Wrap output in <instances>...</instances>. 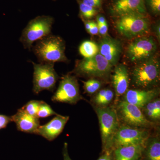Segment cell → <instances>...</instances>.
Returning <instances> with one entry per match:
<instances>
[{"instance_id":"cell-27","label":"cell","mask_w":160,"mask_h":160,"mask_svg":"<svg viewBox=\"0 0 160 160\" xmlns=\"http://www.w3.org/2000/svg\"><path fill=\"white\" fill-rule=\"evenodd\" d=\"M148 4L153 13L160 14V0H148Z\"/></svg>"},{"instance_id":"cell-20","label":"cell","mask_w":160,"mask_h":160,"mask_svg":"<svg viewBox=\"0 0 160 160\" xmlns=\"http://www.w3.org/2000/svg\"><path fill=\"white\" fill-rule=\"evenodd\" d=\"M114 97V93L111 89H102L93 98V102L98 106V107H106L112 101Z\"/></svg>"},{"instance_id":"cell-32","label":"cell","mask_w":160,"mask_h":160,"mask_svg":"<svg viewBox=\"0 0 160 160\" xmlns=\"http://www.w3.org/2000/svg\"><path fill=\"white\" fill-rule=\"evenodd\" d=\"M88 32L89 33L93 35H95L99 33L98 27L97 23L92 22V26Z\"/></svg>"},{"instance_id":"cell-19","label":"cell","mask_w":160,"mask_h":160,"mask_svg":"<svg viewBox=\"0 0 160 160\" xmlns=\"http://www.w3.org/2000/svg\"><path fill=\"white\" fill-rule=\"evenodd\" d=\"M143 155H145V160H160V142L158 138L147 140L144 147Z\"/></svg>"},{"instance_id":"cell-18","label":"cell","mask_w":160,"mask_h":160,"mask_svg":"<svg viewBox=\"0 0 160 160\" xmlns=\"http://www.w3.org/2000/svg\"><path fill=\"white\" fill-rule=\"evenodd\" d=\"M145 145L120 146L113 149V160H141Z\"/></svg>"},{"instance_id":"cell-16","label":"cell","mask_w":160,"mask_h":160,"mask_svg":"<svg viewBox=\"0 0 160 160\" xmlns=\"http://www.w3.org/2000/svg\"><path fill=\"white\" fill-rule=\"evenodd\" d=\"M12 121L16 125L18 131L29 133H35L40 126L39 119L37 117L30 115L22 108L11 117Z\"/></svg>"},{"instance_id":"cell-30","label":"cell","mask_w":160,"mask_h":160,"mask_svg":"<svg viewBox=\"0 0 160 160\" xmlns=\"http://www.w3.org/2000/svg\"><path fill=\"white\" fill-rule=\"evenodd\" d=\"M99 29V33L103 37L107 35L108 32V26L107 23L106 22L104 24H98Z\"/></svg>"},{"instance_id":"cell-11","label":"cell","mask_w":160,"mask_h":160,"mask_svg":"<svg viewBox=\"0 0 160 160\" xmlns=\"http://www.w3.org/2000/svg\"><path fill=\"white\" fill-rule=\"evenodd\" d=\"M117 114L124 122L130 126L148 127L152 125L140 108L124 100L118 105Z\"/></svg>"},{"instance_id":"cell-26","label":"cell","mask_w":160,"mask_h":160,"mask_svg":"<svg viewBox=\"0 0 160 160\" xmlns=\"http://www.w3.org/2000/svg\"><path fill=\"white\" fill-rule=\"evenodd\" d=\"M42 101L32 100L26 103L22 109L30 115L37 117L38 110Z\"/></svg>"},{"instance_id":"cell-7","label":"cell","mask_w":160,"mask_h":160,"mask_svg":"<svg viewBox=\"0 0 160 160\" xmlns=\"http://www.w3.org/2000/svg\"><path fill=\"white\" fill-rule=\"evenodd\" d=\"M112 66L98 53L93 57L79 61L76 65L74 72L79 76L102 78L110 73Z\"/></svg>"},{"instance_id":"cell-1","label":"cell","mask_w":160,"mask_h":160,"mask_svg":"<svg viewBox=\"0 0 160 160\" xmlns=\"http://www.w3.org/2000/svg\"><path fill=\"white\" fill-rule=\"evenodd\" d=\"M35 43L32 49L39 63L54 64L68 61L65 42L60 37L51 34Z\"/></svg>"},{"instance_id":"cell-17","label":"cell","mask_w":160,"mask_h":160,"mask_svg":"<svg viewBox=\"0 0 160 160\" xmlns=\"http://www.w3.org/2000/svg\"><path fill=\"white\" fill-rule=\"evenodd\" d=\"M112 82L117 96L126 93L129 83V73L126 66L120 64L115 68L112 76Z\"/></svg>"},{"instance_id":"cell-10","label":"cell","mask_w":160,"mask_h":160,"mask_svg":"<svg viewBox=\"0 0 160 160\" xmlns=\"http://www.w3.org/2000/svg\"><path fill=\"white\" fill-rule=\"evenodd\" d=\"M146 131L130 126L119 127L113 140L112 149L120 146L145 145L147 141Z\"/></svg>"},{"instance_id":"cell-14","label":"cell","mask_w":160,"mask_h":160,"mask_svg":"<svg viewBox=\"0 0 160 160\" xmlns=\"http://www.w3.org/2000/svg\"><path fill=\"white\" fill-rule=\"evenodd\" d=\"M112 10L118 17L131 13L145 14V0H115Z\"/></svg>"},{"instance_id":"cell-2","label":"cell","mask_w":160,"mask_h":160,"mask_svg":"<svg viewBox=\"0 0 160 160\" xmlns=\"http://www.w3.org/2000/svg\"><path fill=\"white\" fill-rule=\"evenodd\" d=\"M53 22V18L50 16H39L30 20L20 38L24 48L30 50L35 42L51 34Z\"/></svg>"},{"instance_id":"cell-5","label":"cell","mask_w":160,"mask_h":160,"mask_svg":"<svg viewBox=\"0 0 160 160\" xmlns=\"http://www.w3.org/2000/svg\"><path fill=\"white\" fill-rule=\"evenodd\" d=\"M95 110L99 122L103 149L112 152L113 138L119 128L117 113L107 107H97Z\"/></svg>"},{"instance_id":"cell-4","label":"cell","mask_w":160,"mask_h":160,"mask_svg":"<svg viewBox=\"0 0 160 160\" xmlns=\"http://www.w3.org/2000/svg\"><path fill=\"white\" fill-rule=\"evenodd\" d=\"M118 17L116 22V28L122 36L130 38L149 32V22L145 14L131 13Z\"/></svg>"},{"instance_id":"cell-15","label":"cell","mask_w":160,"mask_h":160,"mask_svg":"<svg viewBox=\"0 0 160 160\" xmlns=\"http://www.w3.org/2000/svg\"><path fill=\"white\" fill-rule=\"evenodd\" d=\"M125 94L124 101L141 109L156 98L159 94V90L156 89L148 90L130 89L127 90Z\"/></svg>"},{"instance_id":"cell-33","label":"cell","mask_w":160,"mask_h":160,"mask_svg":"<svg viewBox=\"0 0 160 160\" xmlns=\"http://www.w3.org/2000/svg\"><path fill=\"white\" fill-rule=\"evenodd\" d=\"M62 153L64 160H72L69 157V153H68V145H67V143H64Z\"/></svg>"},{"instance_id":"cell-24","label":"cell","mask_w":160,"mask_h":160,"mask_svg":"<svg viewBox=\"0 0 160 160\" xmlns=\"http://www.w3.org/2000/svg\"><path fill=\"white\" fill-rule=\"evenodd\" d=\"M83 83L85 91L89 94H93L96 92L102 86L99 81L93 79L83 82Z\"/></svg>"},{"instance_id":"cell-22","label":"cell","mask_w":160,"mask_h":160,"mask_svg":"<svg viewBox=\"0 0 160 160\" xmlns=\"http://www.w3.org/2000/svg\"><path fill=\"white\" fill-rule=\"evenodd\" d=\"M145 113L150 119L158 121L160 118V100L159 98L154 99L144 107Z\"/></svg>"},{"instance_id":"cell-31","label":"cell","mask_w":160,"mask_h":160,"mask_svg":"<svg viewBox=\"0 0 160 160\" xmlns=\"http://www.w3.org/2000/svg\"><path fill=\"white\" fill-rule=\"evenodd\" d=\"M98 160H113L112 152L104 151V153L101 156Z\"/></svg>"},{"instance_id":"cell-35","label":"cell","mask_w":160,"mask_h":160,"mask_svg":"<svg viewBox=\"0 0 160 160\" xmlns=\"http://www.w3.org/2000/svg\"><path fill=\"white\" fill-rule=\"evenodd\" d=\"M160 25L159 24H158L157 26L155 27V32L156 33L157 37L158 40H160Z\"/></svg>"},{"instance_id":"cell-13","label":"cell","mask_w":160,"mask_h":160,"mask_svg":"<svg viewBox=\"0 0 160 160\" xmlns=\"http://www.w3.org/2000/svg\"><path fill=\"white\" fill-rule=\"evenodd\" d=\"M69 117L58 114L45 125L40 126L34 134L41 136L49 141H52L62 132Z\"/></svg>"},{"instance_id":"cell-28","label":"cell","mask_w":160,"mask_h":160,"mask_svg":"<svg viewBox=\"0 0 160 160\" xmlns=\"http://www.w3.org/2000/svg\"><path fill=\"white\" fill-rule=\"evenodd\" d=\"M12 122L11 117L6 115L0 114V130L6 128L8 124Z\"/></svg>"},{"instance_id":"cell-29","label":"cell","mask_w":160,"mask_h":160,"mask_svg":"<svg viewBox=\"0 0 160 160\" xmlns=\"http://www.w3.org/2000/svg\"><path fill=\"white\" fill-rule=\"evenodd\" d=\"M82 2L93 8H99L102 5V0H82Z\"/></svg>"},{"instance_id":"cell-9","label":"cell","mask_w":160,"mask_h":160,"mask_svg":"<svg viewBox=\"0 0 160 160\" xmlns=\"http://www.w3.org/2000/svg\"><path fill=\"white\" fill-rule=\"evenodd\" d=\"M51 99L54 102L76 104L81 99L79 87L76 78L70 74L64 76Z\"/></svg>"},{"instance_id":"cell-6","label":"cell","mask_w":160,"mask_h":160,"mask_svg":"<svg viewBox=\"0 0 160 160\" xmlns=\"http://www.w3.org/2000/svg\"><path fill=\"white\" fill-rule=\"evenodd\" d=\"M33 66L32 91L38 94L43 90L53 91L59 76L55 70L54 64L36 63Z\"/></svg>"},{"instance_id":"cell-34","label":"cell","mask_w":160,"mask_h":160,"mask_svg":"<svg viewBox=\"0 0 160 160\" xmlns=\"http://www.w3.org/2000/svg\"><path fill=\"white\" fill-rule=\"evenodd\" d=\"M97 24H104L107 22L106 18L102 15L98 16L97 18Z\"/></svg>"},{"instance_id":"cell-25","label":"cell","mask_w":160,"mask_h":160,"mask_svg":"<svg viewBox=\"0 0 160 160\" xmlns=\"http://www.w3.org/2000/svg\"><path fill=\"white\" fill-rule=\"evenodd\" d=\"M79 9L81 16L86 19L92 18L97 13L96 9L87 6L82 2L79 3Z\"/></svg>"},{"instance_id":"cell-36","label":"cell","mask_w":160,"mask_h":160,"mask_svg":"<svg viewBox=\"0 0 160 160\" xmlns=\"http://www.w3.org/2000/svg\"><path fill=\"white\" fill-rule=\"evenodd\" d=\"M92 22H86L85 23V28L87 31H89L92 26Z\"/></svg>"},{"instance_id":"cell-21","label":"cell","mask_w":160,"mask_h":160,"mask_svg":"<svg viewBox=\"0 0 160 160\" xmlns=\"http://www.w3.org/2000/svg\"><path fill=\"white\" fill-rule=\"evenodd\" d=\"M79 51L84 58H89L98 54V46L92 41H84L80 45Z\"/></svg>"},{"instance_id":"cell-8","label":"cell","mask_w":160,"mask_h":160,"mask_svg":"<svg viewBox=\"0 0 160 160\" xmlns=\"http://www.w3.org/2000/svg\"><path fill=\"white\" fill-rule=\"evenodd\" d=\"M157 49L156 43L152 37H140L128 46L127 57L132 62H141L154 56Z\"/></svg>"},{"instance_id":"cell-12","label":"cell","mask_w":160,"mask_h":160,"mask_svg":"<svg viewBox=\"0 0 160 160\" xmlns=\"http://www.w3.org/2000/svg\"><path fill=\"white\" fill-rule=\"evenodd\" d=\"M98 46L99 53L112 66L117 63L122 53V45L120 41L106 35L100 40Z\"/></svg>"},{"instance_id":"cell-3","label":"cell","mask_w":160,"mask_h":160,"mask_svg":"<svg viewBox=\"0 0 160 160\" xmlns=\"http://www.w3.org/2000/svg\"><path fill=\"white\" fill-rule=\"evenodd\" d=\"M160 61L156 57L137 63L132 73V81L134 86L139 88H149L159 82Z\"/></svg>"},{"instance_id":"cell-23","label":"cell","mask_w":160,"mask_h":160,"mask_svg":"<svg viewBox=\"0 0 160 160\" xmlns=\"http://www.w3.org/2000/svg\"><path fill=\"white\" fill-rule=\"evenodd\" d=\"M57 113L53 111L51 106L44 101H42L38 110L37 117L40 118H46L52 115H57Z\"/></svg>"}]
</instances>
